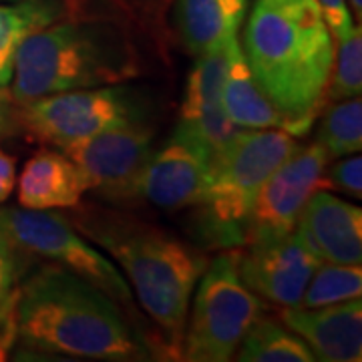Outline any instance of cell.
Instances as JSON below:
<instances>
[{
    "label": "cell",
    "mask_w": 362,
    "mask_h": 362,
    "mask_svg": "<svg viewBox=\"0 0 362 362\" xmlns=\"http://www.w3.org/2000/svg\"><path fill=\"white\" fill-rule=\"evenodd\" d=\"M242 52L254 81L284 115L286 133L304 135L326 101L334 39L316 0H256Z\"/></svg>",
    "instance_id": "1"
},
{
    "label": "cell",
    "mask_w": 362,
    "mask_h": 362,
    "mask_svg": "<svg viewBox=\"0 0 362 362\" xmlns=\"http://www.w3.org/2000/svg\"><path fill=\"white\" fill-rule=\"evenodd\" d=\"M14 312L28 349L107 362L153 358L113 298L52 262L16 288Z\"/></svg>",
    "instance_id": "2"
},
{
    "label": "cell",
    "mask_w": 362,
    "mask_h": 362,
    "mask_svg": "<svg viewBox=\"0 0 362 362\" xmlns=\"http://www.w3.org/2000/svg\"><path fill=\"white\" fill-rule=\"evenodd\" d=\"M75 228L123 268L131 292L163 332L169 352L181 358L192 296L206 258L175 235L127 216L89 211Z\"/></svg>",
    "instance_id": "3"
},
{
    "label": "cell",
    "mask_w": 362,
    "mask_h": 362,
    "mask_svg": "<svg viewBox=\"0 0 362 362\" xmlns=\"http://www.w3.org/2000/svg\"><path fill=\"white\" fill-rule=\"evenodd\" d=\"M137 73V54L115 28L52 23L23 40L8 97L14 105H25L54 93L119 85Z\"/></svg>",
    "instance_id": "4"
},
{
    "label": "cell",
    "mask_w": 362,
    "mask_h": 362,
    "mask_svg": "<svg viewBox=\"0 0 362 362\" xmlns=\"http://www.w3.org/2000/svg\"><path fill=\"white\" fill-rule=\"evenodd\" d=\"M298 149L282 129H240L209 163L199 202L202 228L214 246H242L259 187Z\"/></svg>",
    "instance_id": "5"
},
{
    "label": "cell",
    "mask_w": 362,
    "mask_h": 362,
    "mask_svg": "<svg viewBox=\"0 0 362 362\" xmlns=\"http://www.w3.org/2000/svg\"><path fill=\"white\" fill-rule=\"evenodd\" d=\"M259 316L262 302L240 278L235 252L221 254L207 264L195 284L194 308L185 324L181 358L189 362L230 361Z\"/></svg>",
    "instance_id": "6"
},
{
    "label": "cell",
    "mask_w": 362,
    "mask_h": 362,
    "mask_svg": "<svg viewBox=\"0 0 362 362\" xmlns=\"http://www.w3.org/2000/svg\"><path fill=\"white\" fill-rule=\"evenodd\" d=\"M0 220L25 254L47 258L99 288L119 306L131 304V286L111 259L77 232L71 221L52 209L2 207Z\"/></svg>",
    "instance_id": "7"
},
{
    "label": "cell",
    "mask_w": 362,
    "mask_h": 362,
    "mask_svg": "<svg viewBox=\"0 0 362 362\" xmlns=\"http://www.w3.org/2000/svg\"><path fill=\"white\" fill-rule=\"evenodd\" d=\"M18 129L59 149L93 133L137 123L139 113L129 95L117 87H93L54 93L16 105Z\"/></svg>",
    "instance_id": "8"
},
{
    "label": "cell",
    "mask_w": 362,
    "mask_h": 362,
    "mask_svg": "<svg viewBox=\"0 0 362 362\" xmlns=\"http://www.w3.org/2000/svg\"><path fill=\"white\" fill-rule=\"evenodd\" d=\"M330 157L320 143L298 147L259 187L250 211L244 244L288 235L314 192L326 189L324 173Z\"/></svg>",
    "instance_id": "9"
},
{
    "label": "cell",
    "mask_w": 362,
    "mask_h": 362,
    "mask_svg": "<svg viewBox=\"0 0 362 362\" xmlns=\"http://www.w3.org/2000/svg\"><path fill=\"white\" fill-rule=\"evenodd\" d=\"M156 131L127 123L93 133L61 147L78 169L85 189H99L113 199H125L133 180L153 156Z\"/></svg>",
    "instance_id": "10"
},
{
    "label": "cell",
    "mask_w": 362,
    "mask_h": 362,
    "mask_svg": "<svg viewBox=\"0 0 362 362\" xmlns=\"http://www.w3.org/2000/svg\"><path fill=\"white\" fill-rule=\"evenodd\" d=\"M235 258L244 284L282 308L300 306L308 280L322 262L296 232L252 242L246 252H235Z\"/></svg>",
    "instance_id": "11"
},
{
    "label": "cell",
    "mask_w": 362,
    "mask_h": 362,
    "mask_svg": "<svg viewBox=\"0 0 362 362\" xmlns=\"http://www.w3.org/2000/svg\"><path fill=\"white\" fill-rule=\"evenodd\" d=\"M211 159L195 145L173 135L168 145L147 159L125 199L141 197L163 209L195 206L206 187Z\"/></svg>",
    "instance_id": "12"
},
{
    "label": "cell",
    "mask_w": 362,
    "mask_h": 362,
    "mask_svg": "<svg viewBox=\"0 0 362 362\" xmlns=\"http://www.w3.org/2000/svg\"><path fill=\"white\" fill-rule=\"evenodd\" d=\"M294 232L312 252L330 264H362V211L328 189H318L306 202Z\"/></svg>",
    "instance_id": "13"
},
{
    "label": "cell",
    "mask_w": 362,
    "mask_h": 362,
    "mask_svg": "<svg viewBox=\"0 0 362 362\" xmlns=\"http://www.w3.org/2000/svg\"><path fill=\"white\" fill-rule=\"evenodd\" d=\"M282 322L308 344L314 361L358 362L362 358L361 298L320 308H284Z\"/></svg>",
    "instance_id": "14"
},
{
    "label": "cell",
    "mask_w": 362,
    "mask_h": 362,
    "mask_svg": "<svg viewBox=\"0 0 362 362\" xmlns=\"http://www.w3.org/2000/svg\"><path fill=\"white\" fill-rule=\"evenodd\" d=\"M85 192L75 163L52 149L37 151L18 177V206L26 209L75 207Z\"/></svg>",
    "instance_id": "15"
},
{
    "label": "cell",
    "mask_w": 362,
    "mask_h": 362,
    "mask_svg": "<svg viewBox=\"0 0 362 362\" xmlns=\"http://www.w3.org/2000/svg\"><path fill=\"white\" fill-rule=\"evenodd\" d=\"M246 13L247 0H177L175 21L181 42L195 57L211 51L238 37Z\"/></svg>",
    "instance_id": "16"
},
{
    "label": "cell",
    "mask_w": 362,
    "mask_h": 362,
    "mask_svg": "<svg viewBox=\"0 0 362 362\" xmlns=\"http://www.w3.org/2000/svg\"><path fill=\"white\" fill-rule=\"evenodd\" d=\"M221 107L240 129H286L284 115L254 81L242 49L233 54L221 89Z\"/></svg>",
    "instance_id": "17"
},
{
    "label": "cell",
    "mask_w": 362,
    "mask_h": 362,
    "mask_svg": "<svg viewBox=\"0 0 362 362\" xmlns=\"http://www.w3.org/2000/svg\"><path fill=\"white\" fill-rule=\"evenodd\" d=\"M63 14L59 0H18L0 4V89L8 87L14 59L23 40L42 26L57 23Z\"/></svg>",
    "instance_id": "18"
},
{
    "label": "cell",
    "mask_w": 362,
    "mask_h": 362,
    "mask_svg": "<svg viewBox=\"0 0 362 362\" xmlns=\"http://www.w3.org/2000/svg\"><path fill=\"white\" fill-rule=\"evenodd\" d=\"M240 49H242L240 37H233L214 47L211 51L197 54L195 66L187 78L181 115L221 107V89L232 65L233 54Z\"/></svg>",
    "instance_id": "19"
},
{
    "label": "cell",
    "mask_w": 362,
    "mask_h": 362,
    "mask_svg": "<svg viewBox=\"0 0 362 362\" xmlns=\"http://www.w3.org/2000/svg\"><path fill=\"white\" fill-rule=\"evenodd\" d=\"M238 361L242 362H312L314 354L308 344L286 324L258 318L250 326L240 346Z\"/></svg>",
    "instance_id": "20"
},
{
    "label": "cell",
    "mask_w": 362,
    "mask_h": 362,
    "mask_svg": "<svg viewBox=\"0 0 362 362\" xmlns=\"http://www.w3.org/2000/svg\"><path fill=\"white\" fill-rule=\"evenodd\" d=\"M318 143L330 159L352 156L362 149V101L361 97L334 101L324 113L318 129Z\"/></svg>",
    "instance_id": "21"
},
{
    "label": "cell",
    "mask_w": 362,
    "mask_h": 362,
    "mask_svg": "<svg viewBox=\"0 0 362 362\" xmlns=\"http://www.w3.org/2000/svg\"><path fill=\"white\" fill-rule=\"evenodd\" d=\"M361 266L320 262L308 280L300 306L302 308H320V306H330V304L361 298Z\"/></svg>",
    "instance_id": "22"
},
{
    "label": "cell",
    "mask_w": 362,
    "mask_h": 362,
    "mask_svg": "<svg viewBox=\"0 0 362 362\" xmlns=\"http://www.w3.org/2000/svg\"><path fill=\"white\" fill-rule=\"evenodd\" d=\"M238 131L240 127L226 115L223 107H214L206 111L181 115L173 135L192 143L197 149H202L209 159H214Z\"/></svg>",
    "instance_id": "23"
},
{
    "label": "cell",
    "mask_w": 362,
    "mask_h": 362,
    "mask_svg": "<svg viewBox=\"0 0 362 362\" xmlns=\"http://www.w3.org/2000/svg\"><path fill=\"white\" fill-rule=\"evenodd\" d=\"M334 63L326 99L342 101L361 97L362 90V33L361 25L352 26L346 37L334 40Z\"/></svg>",
    "instance_id": "24"
},
{
    "label": "cell",
    "mask_w": 362,
    "mask_h": 362,
    "mask_svg": "<svg viewBox=\"0 0 362 362\" xmlns=\"http://www.w3.org/2000/svg\"><path fill=\"white\" fill-rule=\"evenodd\" d=\"M26 254L13 242L0 220V314L16 302V282L21 278Z\"/></svg>",
    "instance_id": "25"
},
{
    "label": "cell",
    "mask_w": 362,
    "mask_h": 362,
    "mask_svg": "<svg viewBox=\"0 0 362 362\" xmlns=\"http://www.w3.org/2000/svg\"><path fill=\"white\" fill-rule=\"evenodd\" d=\"M326 189H337L342 194L361 197L362 195V159L358 153L346 156V159L334 163L324 173Z\"/></svg>",
    "instance_id": "26"
},
{
    "label": "cell",
    "mask_w": 362,
    "mask_h": 362,
    "mask_svg": "<svg viewBox=\"0 0 362 362\" xmlns=\"http://www.w3.org/2000/svg\"><path fill=\"white\" fill-rule=\"evenodd\" d=\"M316 2L322 11L332 39L340 40L342 37H346L354 26L346 0H316Z\"/></svg>",
    "instance_id": "27"
},
{
    "label": "cell",
    "mask_w": 362,
    "mask_h": 362,
    "mask_svg": "<svg viewBox=\"0 0 362 362\" xmlns=\"http://www.w3.org/2000/svg\"><path fill=\"white\" fill-rule=\"evenodd\" d=\"M16 185V163L14 157L8 156L0 147V204L6 202Z\"/></svg>",
    "instance_id": "28"
},
{
    "label": "cell",
    "mask_w": 362,
    "mask_h": 362,
    "mask_svg": "<svg viewBox=\"0 0 362 362\" xmlns=\"http://www.w3.org/2000/svg\"><path fill=\"white\" fill-rule=\"evenodd\" d=\"M16 131H21L16 121V105L11 101V97H0V139Z\"/></svg>",
    "instance_id": "29"
},
{
    "label": "cell",
    "mask_w": 362,
    "mask_h": 362,
    "mask_svg": "<svg viewBox=\"0 0 362 362\" xmlns=\"http://www.w3.org/2000/svg\"><path fill=\"white\" fill-rule=\"evenodd\" d=\"M349 8H352V13L356 16V21L361 23V16H362V0H349Z\"/></svg>",
    "instance_id": "30"
}]
</instances>
